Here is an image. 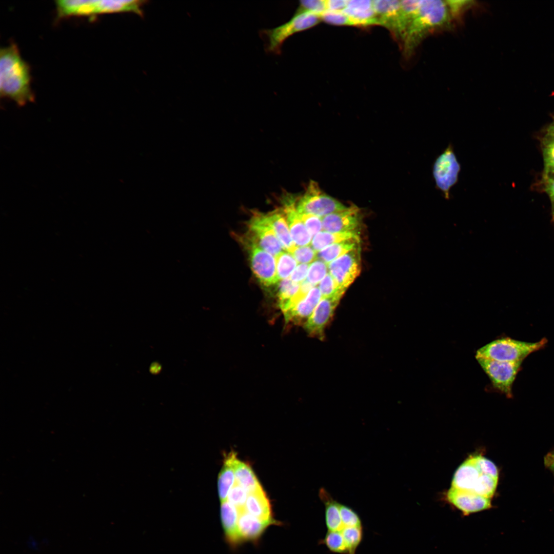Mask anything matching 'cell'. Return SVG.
I'll list each match as a JSON object with an SVG mask.
<instances>
[{"label": "cell", "instance_id": "cell-47", "mask_svg": "<svg viewBox=\"0 0 554 554\" xmlns=\"http://www.w3.org/2000/svg\"><path fill=\"white\" fill-rule=\"evenodd\" d=\"M544 177H554V170L549 172H545Z\"/></svg>", "mask_w": 554, "mask_h": 554}, {"label": "cell", "instance_id": "cell-18", "mask_svg": "<svg viewBox=\"0 0 554 554\" xmlns=\"http://www.w3.org/2000/svg\"><path fill=\"white\" fill-rule=\"evenodd\" d=\"M239 511L238 528L241 542L258 540L269 526L277 522L261 520L247 512L245 509Z\"/></svg>", "mask_w": 554, "mask_h": 554}, {"label": "cell", "instance_id": "cell-15", "mask_svg": "<svg viewBox=\"0 0 554 554\" xmlns=\"http://www.w3.org/2000/svg\"><path fill=\"white\" fill-rule=\"evenodd\" d=\"M281 211L285 216L292 239L296 246L309 245L312 236L302 222L296 210V201L291 194H286L282 200Z\"/></svg>", "mask_w": 554, "mask_h": 554}, {"label": "cell", "instance_id": "cell-32", "mask_svg": "<svg viewBox=\"0 0 554 554\" xmlns=\"http://www.w3.org/2000/svg\"><path fill=\"white\" fill-rule=\"evenodd\" d=\"M341 532L347 546L348 554H355L363 539L362 527H344Z\"/></svg>", "mask_w": 554, "mask_h": 554}, {"label": "cell", "instance_id": "cell-38", "mask_svg": "<svg viewBox=\"0 0 554 554\" xmlns=\"http://www.w3.org/2000/svg\"><path fill=\"white\" fill-rule=\"evenodd\" d=\"M291 254L298 263L301 264H309L317 259V252L311 245L296 246Z\"/></svg>", "mask_w": 554, "mask_h": 554}, {"label": "cell", "instance_id": "cell-37", "mask_svg": "<svg viewBox=\"0 0 554 554\" xmlns=\"http://www.w3.org/2000/svg\"><path fill=\"white\" fill-rule=\"evenodd\" d=\"M545 172L554 170V136L547 134L543 141Z\"/></svg>", "mask_w": 554, "mask_h": 554}, {"label": "cell", "instance_id": "cell-1", "mask_svg": "<svg viewBox=\"0 0 554 554\" xmlns=\"http://www.w3.org/2000/svg\"><path fill=\"white\" fill-rule=\"evenodd\" d=\"M457 18L450 1H421L402 43L404 53L411 55L426 36L437 30L449 27Z\"/></svg>", "mask_w": 554, "mask_h": 554}, {"label": "cell", "instance_id": "cell-42", "mask_svg": "<svg viewBox=\"0 0 554 554\" xmlns=\"http://www.w3.org/2000/svg\"><path fill=\"white\" fill-rule=\"evenodd\" d=\"M309 265L308 264L298 265L291 273L290 279L296 283H302L306 279Z\"/></svg>", "mask_w": 554, "mask_h": 554}, {"label": "cell", "instance_id": "cell-17", "mask_svg": "<svg viewBox=\"0 0 554 554\" xmlns=\"http://www.w3.org/2000/svg\"><path fill=\"white\" fill-rule=\"evenodd\" d=\"M360 222V209L353 205L322 217L323 230L331 232L355 231Z\"/></svg>", "mask_w": 554, "mask_h": 554}, {"label": "cell", "instance_id": "cell-29", "mask_svg": "<svg viewBox=\"0 0 554 554\" xmlns=\"http://www.w3.org/2000/svg\"><path fill=\"white\" fill-rule=\"evenodd\" d=\"M275 260L279 280L288 278L297 266L298 262L289 252L282 251L275 256Z\"/></svg>", "mask_w": 554, "mask_h": 554}, {"label": "cell", "instance_id": "cell-3", "mask_svg": "<svg viewBox=\"0 0 554 554\" xmlns=\"http://www.w3.org/2000/svg\"><path fill=\"white\" fill-rule=\"evenodd\" d=\"M499 480L497 466L481 455L471 456L456 471L451 486L492 499Z\"/></svg>", "mask_w": 554, "mask_h": 554}, {"label": "cell", "instance_id": "cell-35", "mask_svg": "<svg viewBox=\"0 0 554 554\" xmlns=\"http://www.w3.org/2000/svg\"><path fill=\"white\" fill-rule=\"evenodd\" d=\"M317 286L321 292L322 298L330 297L337 294L343 295L345 292L339 287L329 272Z\"/></svg>", "mask_w": 554, "mask_h": 554}, {"label": "cell", "instance_id": "cell-19", "mask_svg": "<svg viewBox=\"0 0 554 554\" xmlns=\"http://www.w3.org/2000/svg\"><path fill=\"white\" fill-rule=\"evenodd\" d=\"M224 461L232 466L235 481L248 494L262 488L250 465L239 460L234 452L232 451L226 454Z\"/></svg>", "mask_w": 554, "mask_h": 554}, {"label": "cell", "instance_id": "cell-27", "mask_svg": "<svg viewBox=\"0 0 554 554\" xmlns=\"http://www.w3.org/2000/svg\"><path fill=\"white\" fill-rule=\"evenodd\" d=\"M342 12L348 16L353 26L379 25L373 8L363 9L346 7Z\"/></svg>", "mask_w": 554, "mask_h": 554}, {"label": "cell", "instance_id": "cell-25", "mask_svg": "<svg viewBox=\"0 0 554 554\" xmlns=\"http://www.w3.org/2000/svg\"><path fill=\"white\" fill-rule=\"evenodd\" d=\"M359 242L360 239L353 238L330 245L317 252V259L328 264L359 247Z\"/></svg>", "mask_w": 554, "mask_h": 554}, {"label": "cell", "instance_id": "cell-26", "mask_svg": "<svg viewBox=\"0 0 554 554\" xmlns=\"http://www.w3.org/2000/svg\"><path fill=\"white\" fill-rule=\"evenodd\" d=\"M353 238L360 239L356 231L331 232L322 230L312 237L310 245L318 252L330 245Z\"/></svg>", "mask_w": 554, "mask_h": 554}, {"label": "cell", "instance_id": "cell-34", "mask_svg": "<svg viewBox=\"0 0 554 554\" xmlns=\"http://www.w3.org/2000/svg\"><path fill=\"white\" fill-rule=\"evenodd\" d=\"M248 495L247 491L235 481L229 492L227 500L239 510H242L245 509Z\"/></svg>", "mask_w": 554, "mask_h": 554}, {"label": "cell", "instance_id": "cell-13", "mask_svg": "<svg viewBox=\"0 0 554 554\" xmlns=\"http://www.w3.org/2000/svg\"><path fill=\"white\" fill-rule=\"evenodd\" d=\"M249 236L264 250L276 256L284 249L266 214L254 213L248 223Z\"/></svg>", "mask_w": 554, "mask_h": 554}, {"label": "cell", "instance_id": "cell-24", "mask_svg": "<svg viewBox=\"0 0 554 554\" xmlns=\"http://www.w3.org/2000/svg\"><path fill=\"white\" fill-rule=\"evenodd\" d=\"M319 496L325 505V520L328 531H341L344 526L341 518L340 503L324 488L320 489Z\"/></svg>", "mask_w": 554, "mask_h": 554}, {"label": "cell", "instance_id": "cell-43", "mask_svg": "<svg viewBox=\"0 0 554 554\" xmlns=\"http://www.w3.org/2000/svg\"><path fill=\"white\" fill-rule=\"evenodd\" d=\"M544 181L545 190L551 203L552 220L554 223V177H544Z\"/></svg>", "mask_w": 554, "mask_h": 554}, {"label": "cell", "instance_id": "cell-46", "mask_svg": "<svg viewBox=\"0 0 554 554\" xmlns=\"http://www.w3.org/2000/svg\"><path fill=\"white\" fill-rule=\"evenodd\" d=\"M547 134L554 136V122L549 127Z\"/></svg>", "mask_w": 554, "mask_h": 554}, {"label": "cell", "instance_id": "cell-16", "mask_svg": "<svg viewBox=\"0 0 554 554\" xmlns=\"http://www.w3.org/2000/svg\"><path fill=\"white\" fill-rule=\"evenodd\" d=\"M446 499L465 516L491 507V499L452 486L447 492Z\"/></svg>", "mask_w": 554, "mask_h": 554}, {"label": "cell", "instance_id": "cell-31", "mask_svg": "<svg viewBox=\"0 0 554 554\" xmlns=\"http://www.w3.org/2000/svg\"><path fill=\"white\" fill-rule=\"evenodd\" d=\"M301 284L293 282L290 278L282 280L279 285V305L282 310L289 301L299 291Z\"/></svg>", "mask_w": 554, "mask_h": 554}, {"label": "cell", "instance_id": "cell-39", "mask_svg": "<svg viewBox=\"0 0 554 554\" xmlns=\"http://www.w3.org/2000/svg\"><path fill=\"white\" fill-rule=\"evenodd\" d=\"M326 10V1L308 0L300 1L295 12H309L321 16Z\"/></svg>", "mask_w": 554, "mask_h": 554}, {"label": "cell", "instance_id": "cell-8", "mask_svg": "<svg viewBox=\"0 0 554 554\" xmlns=\"http://www.w3.org/2000/svg\"><path fill=\"white\" fill-rule=\"evenodd\" d=\"M461 165L454 152L452 145L447 147L436 158L432 167L436 187L445 198L450 197V189L458 182Z\"/></svg>", "mask_w": 554, "mask_h": 554}, {"label": "cell", "instance_id": "cell-7", "mask_svg": "<svg viewBox=\"0 0 554 554\" xmlns=\"http://www.w3.org/2000/svg\"><path fill=\"white\" fill-rule=\"evenodd\" d=\"M347 208L335 199L324 193L319 185L311 181L303 195L296 202L299 213L311 214L323 217Z\"/></svg>", "mask_w": 554, "mask_h": 554}, {"label": "cell", "instance_id": "cell-14", "mask_svg": "<svg viewBox=\"0 0 554 554\" xmlns=\"http://www.w3.org/2000/svg\"><path fill=\"white\" fill-rule=\"evenodd\" d=\"M342 296V294H337L321 298L311 315L305 322L304 328L308 334L321 340L324 339L325 329L331 320Z\"/></svg>", "mask_w": 554, "mask_h": 554}, {"label": "cell", "instance_id": "cell-20", "mask_svg": "<svg viewBox=\"0 0 554 554\" xmlns=\"http://www.w3.org/2000/svg\"><path fill=\"white\" fill-rule=\"evenodd\" d=\"M322 298L317 286H314L307 295L290 309L284 312L286 321L307 320Z\"/></svg>", "mask_w": 554, "mask_h": 554}, {"label": "cell", "instance_id": "cell-30", "mask_svg": "<svg viewBox=\"0 0 554 554\" xmlns=\"http://www.w3.org/2000/svg\"><path fill=\"white\" fill-rule=\"evenodd\" d=\"M330 551L339 554H348L347 546L341 531H328L320 541Z\"/></svg>", "mask_w": 554, "mask_h": 554}, {"label": "cell", "instance_id": "cell-10", "mask_svg": "<svg viewBox=\"0 0 554 554\" xmlns=\"http://www.w3.org/2000/svg\"><path fill=\"white\" fill-rule=\"evenodd\" d=\"M244 242L249 255L251 269L259 282L265 286H270L278 281L276 260L273 255L263 249L249 236Z\"/></svg>", "mask_w": 554, "mask_h": 554}, {"label": "cell", "instance_id": "cell-5", "mask_svg": "<svg viewBox=\"0 0 554 554\" xmlns=\"http://www.w3.org/2000/svg\"><path fill=\"white\" fill-rule=\"evenodd\" d=\"M547 340L545 338L536 342H527L510 338L494 340L479 349L476 358L500 362L519 363L531 353L544 348Z\"/></svg>", "mask_w": 554, "mask_h": 554}, {"label": "cell", "instance_id": "cell-44", "mask_svg": "<svg viewBox=\"0 0 554 554\" xmlns=\"http://www.w3.org/2000/svg\"><path fill=\"white\" fill-rule=\"evenodd\" d=\"M347 3V0L326 1L327 10L342 12L346 8Z\"/></svg>", "mask_w": 554, "mask_h": 554}, {"label": "cell", "instance_id": "cell-12", "mask_svg": "<svg viewBox=\"0 0 554 554\" xmlns=\"http://www.w3.org/2000/svg\"><path fill=\"white\" fill-rule=\"evenodd\" d=\"M373 8L379 25L389 29L402 43L405 27L401 9V1H373Z\"/></svg>", "mask_w": 554, "mask_h": 554}, {"label": "cell", "instance_id": "cell-21", "mask_svg": "<svg viewBox=\"0 0 554 554\" xmlns=\"http://www.w3.org/2000/svg\"><path fill=\"white\" fill-rule=\"evenodd\" d=\"M240 511L238 508L226 500L221 502L220 515L222 526L227 542L232 546L241 543L238 528Z\"/></svg>", "mask_w": 554, "mask_h": 554}, {"label": "cell", "instance_id": "cell-22", "mask_svg": "<svg viewBox=\"0 0 554 554\" xmlns=\"http://www.w3.org/2000/svg\"><path fill=\"white\" fill-rule=\"evenodd\" d=\"M245 510L261 520L274 521L270 501L263 488L248 494Z\"/></svg>", "mask_w": 554, "mask_h": 554}, {"label": "cell", "instance_id": "cell-23", "mask_svg": "<svg viewBox=\"0 0 554 554\" xmlns=\"http://www.w3.org/2000/svg\"><path fill=\"white\" fill-rule=\"evenodd\" d=\"M266 216L284 249L291 253L296 246L292 239L284 214L277 210L266 214Z\"/></svg>", "mask_w": 554, "mask_h": 554}, {"label": "cell", "instance_id": "cell-40", "mask_svg": "<svg viewBox=\"0 0 554 554\" xmlns=\"http://www.w3.org/2000/svg\"><path fill=\"white\" fill-rule=\"evenodd\" d=\"M321 20L335 25H353L351 20L342 11L326 10L320 16Z\"/></svg>", "mask_w": 554, "mask_h": 554}, {"label": "cell", "instance_id": "cell-9", "mask_svg": "<svg viewBox=\"0 0 554 554\" xmlns=\"http://www.w3.org/2000/svg\"><path fill=\"white\" fill-rule=\"evenodd\" d=\"M476 359L488 376L493 388L507 398H512L513 384L522 362H500L481 357Z\"/></svg>", "mask_w": 554, "mask_h": 554}, {"label": "cell", "instance_id": "cell-2", "mask_svg": "<svg viewBox=\"0 0 554 554\" xmlns=\"http://www.w3.org/2000/svg\"><path fill=\"white\" fill-rule=\"evenodd\" d=\"M0 94L19 105L34 99L29 66L14 44L0 50Z\"/></svg>", "mask_w": 554, "mask_h": 554}, {"label": "cell", "instance_id": "cell-28", "mask_svg": "<svg viewBox=\"0 0 554 554\" xmlns=\"http://www.w3.org/2000/svg\"><path fill=\"white\" fill-rule=\"evenodd\" d=\"M234 472L232 466L226 461L219 474L218 492L221 502L227 500L228 494L234 483Z\"/></svg>", "mask_w": 554, "mask_h": 554}, {"label": "cell", "instance_id": "cell-45", "mask_svg": "<svg viewBox=\"0 0 554 554\" xmlns=\"http://www.w3.org/2000/svg\"><path fill=\"white\" fill-rule=\"evenodd\" d=\"M544 464L545 467L552 472L554 477V449L544 457Z\"/></svg>", "mask_w": 554, "mask_h": 554}, {"label": "cell", "instance_id": "cell-36", "mask_svg": "<svg viewBox=\"0 0 554 554\" xmlns=\"http://www.w3.org/2000/svg\"><path fill=\"white\" fill-rule=\"evenodd\" d=\"M339 508L344 527H362L360 516L353 509L340 503Z\"/></svg>", "mask_w": 554, "mask_h": 554}, {"label": "cell", "instance_id": "cell-41", "mask_svg": "<svg viewBox=\"0 0 554 554\" xmlns=\"http://www.w3.org/2000/svg\"><path fill=\"white\" fill-rule=\"evenodd\" d=\"M299 214L302 222L312 237L323 230L322 217L311 214L299 213Z\"/></svg>", "mask_w": 554, "mask_h": 554}, {"label": "cell", "instance_id": "cell-33", "mask_svg": "<svg viewBox=\"0 0 554 554\" xmlns=\"http://www.w3.org/2000/svg\"><path fill=\"white\" fill-rule=\"evenodd\" d=\"M328 273V264L317 259L309 265L306 280L313 286H317Z\"/></svg>", "mask_w": 554, "mask_h": 554}, {"label": "cell", "instance_id": "cell-11", "mask_svg": "<svg viewBox=\"0 0 554 554\" xmlns=\"http://www.w3.org/2000/svg\"><path fill=\"white\" fill-rule=\"evenodd\" d=\"M328 268L339 287L346 291L361 271L360 246L328 264Z\"/></svg>", "mask_w": 554, "mask_h": 554}, {"label": "cell", "instance_id": "cell-6", "mask_svg": "<svg viewBox=\"0 0 554 554\" xmlns=\"http://www.w3.org/2000/svg\"><path fill=\"white\" fill-rule=\"evenodd\" d=\"M321 20L320 16L313 13L295 12L286 23L264 31L268 39L267 50L274 53H280L282 45L287 38L296 33L315 26Z\"/></svg>", "mask_w": 554, "mask_h": 554}, {"label": "cell", "instance_id": "cell-4", "mask_svg": "<svg viewBox=\"0 0 554 554\" xmlns=\"http://www.w3.org/2000/svg\"><path fill=\"white\" fill-rule=\"evenodd\" d=\"M143 3L136 0H61L57 9L62 17L118 12L142 15Z\"/></svg>", "mask_w": 554, "mask_h": 554}]
</instances>
